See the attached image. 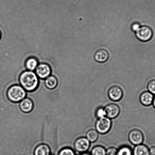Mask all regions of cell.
I'll return each mask as SVG.
<instances>
[{
  "instance_id": "13",
  "label": "cell",
  "mask_w": 155,
  "mask_h": 155,
  "mask_svg": "<svg viewBox=\"0 0 155 155\" xmlns=\"http://www.w3.org/2000/svg\"><path fill=\"white\" fill-rule=\"evenodd\" d=\"M34 155H53L51 153L50 147L46 144H41L36 147L34 151Z\"/></svg>"
},
{
  "instance_id": "6",
  "label": "cell",
  "mask_w": 155,
  "mask_h": 155,
  "mask_svg": "<svg viewBox=\"0 0 155 155\" xmlns=\"http://www.w3.org/2000/svg\"><path fill=\"white\" fill-rule=\"evenodd\" d=\"M129 140L134 146L142 144L143 142L144 136L143 132L138 129H134L130 130L128 136Z\"/></svg>"
},
{
  "instance_id": "10",
  "label": "cell",
  "mask_w": 155,
  "mask_h": 155,
  "mask_svg": "<svg viewBox=\"0 0 155 155\" xmlns=\"http://www.w3.org/2000/svg\"><path fill=\"white\" fill-rule=\"evenodd\" d=\"M19 106L22 112L25 113H29L34 109V104L31 99L25 97L19 102Z\"/></svg>"
},
{
  "instance_id": "8",
  "label": "cell",
  "mask_w": 155,
  "mask_h": 155,
  "mask_svg": "<svg viewBox=\"0 0 155 155\" xmlns=\"http://www.w3.org/2000/svg\"><path fill=\"white\" fill-rule=\"evenodd\" d=\"M106 112V117L110 119L117 118L120 113V107L114 103H110L104 107Z\"/></svg>"
},
{
  "instance_id": "24",
  "label": "cell",
  "mask_w": 155,
  "mask_h": 155,
  "mask_svg": "<svg viewBox=\"0 0 155 155\" xmlns=\"http://www.w3.org/2000/svg\"><path fill=\"white\" fill-rule=\"evenodd\" d=\"M150 155H155V147H153L149 149Z\"/></svg>"
},
{
  "instance_id": "21",
  "label": "cell",
  "mask_w": 155,
  "mask_h": 155,
  "mask_svg": "<svg viewBox=\"0 0 155 155\" xmlns=\"http://www.w3.org/2000/svg\"><path fill=\"white\" fill-rule=\"evenodd\" d=\"M95 115L98 119L104 118L106 117V112L104 107H99L96 110Z\"/></svg>"
},
{
  "instance_id": "14",
  "label": "cell",
  "mask_w": 155,
  "mask_h": 155,
  "mask_svg": "<svg viewBox=\"0 0 155 155\" xmlns=\"http://www.w3.org/2000/svg\"><path fill=\"white\" fill-rule=\"evenodd\" d=\"M133 155H150L149 149L147 146L141 144L135 146L132 150Z\"/></svg>"
},
{
  "instance_id": "20",
  "label": "cell",
  "mask_w": 155,
  "mask_h": 155,
  "mask_svg": "<svg viewBox=\"0 0 155 155\" xmlns=\"http://www.w3.org/2000/svg\"><path fill=\"white\" fill-rule=\"evenodd\" d=\"M58 155H76V153L73 149L66 147L61 149L58 151Z\"/></svg>"
},
{
  "instance_id": "5",
  "label": "cell",
  "mask_w": 155,
  "mask_h": 155,
  "mask_svg": "<svg viewBox=\"0 0 155 155\" xmlns=\"http://www.w3.org/2000/svg\"><path fill=\"white\" fill-rule=\"evenodd\" d=\"M91 143L85 137H81L75 141L74 146L75 150L78 153H86L90 148Z\"/></svg>"
},
{
  "instance_id": "23",
  "label": "cell",
  "mask_w": 155,
  "mask_h": 155,
  "mask_svg": "<svg viewBox=\"0 0 155 155\" xmlns=\"http://www.w3.org/2000/svg\"><path fill=\"white\" fill-rule=\"evenodd\" d=\"M140 28V24L137 22H135L132 24L131 27L132 31L134 32H136L137 31H138Z\"/></svg>"
},
{
  "instance_id": "15",
  "label": "cell",
  "mask_w": 155,
  "mask_h": 155,
  "mask_svg": "<svg viewBox=\"0 0 155 155\" xmlns=\"http://www.w3.org/2000/svg\"><path fill=\"white\" fill-rule=\"evenodd\" d=\"M58 80L55 77L53 76H49L46 78L45 81L46 87L49 89H54L58 85Z\"/></svg>"
},
{
  "instance_id": "7",
  "label": "cell",
  "mask_w": 155,
  "mask_h": 155,
  "mask_svg": "<svg viewBox=\"0 0 155 155\" xmlns=\"http://www.w3.org/2000/svg\"><path fill=\"white\" fill-rule=\"evenodd\" d=\"M123 91L118 86L114 85L111 87L108 91V96L110 100L114 102L119 101L123 97Z\"/></svg>"
},
{
  "instance_id": "26",
  "label": "cell",
  "mask_w": 155,
  "mask_h": 155,
  "mask_svg": "<svg viewBox=\"0 0 155 155\" xmlns=\"http://www.w3.org/2000/svg\"><path fill=\"white\" fill-rule=\"evenodd\" d=\"M81 155H91L90 153H83Z\"/></svg>"
},
{
  "instance_id": "9",
  "label": "cell",
  "mask_w": 155,
  "mask_h": 155,
  "mask_svg": "<svg viewBox=\"0 0 155 155\" xmlns=\"http://www.w3.org/2000/svg\"><path fill=\"white\" fill-rule=\"evenodd\" d=\"M51 70L48 64L41 63L38 65L36 69V74L38 77L41 79H45L50 76Z\"/></svg>"
},
{
  "instance_id": "1",
  "label": "cell",
  "mask_w": 155,
  "mask_h": 155,
  "mask_svg": "<svg viewBox=\"0 0 155 155\" xmlns=\"http://www.w3.org/2000/svg\"><path fill=\"white\" fill-rule=\"evenodd\" d=\"M19 81L21 86L27 91H34L38 87V77L36 73L32 71H26L21 74Z\"/></svg>"
},
{
  "instance_id": "17",
  "label": "cell",
  "mask_w": 155,
  "mask_h": 155,
  "mask_svg": "<svg viewBox=\"0 0 155 155\" xmlns=\"http://www.w3.org/2000/svg\"><path fill=\"white\" fill-rule=\"evenodd\" d=\"M38 64V61L35 58H28L25 62V67L28 71H33L37 68Z\"/></svg>"
},
{
  "instance_id": "2",
  "label": "cell",
  "mask_w": 155,
  "mask_h": 155,
  "mask_svg": "<svg viewBox=\"0 0 155 155\" xmlns=\"http://www.w3.org/2000/svg\"><path fill=\"white\" fill-rule=\"evenodd\" d=\"M26 91L21 85L12 86L7 90V97L10 101L17 103L25 99L26 96Z\"/></svg>"
},
{
  "instance_id": "3",
  "label": "cell",
  "mask_w": 155,
  "mask_h": 155,
  "mask_svg": "<svg viewBox=\"0 0 155 155\" xmlns=\"http://www.w3.org/2000/svg\"><path fill=\"white\" fill-rule=\"evenodd\" d=\"M95 130L101 134H105L110 131L112 126V121L106 117L98 119L95 123Z\"/></svg>"
},
{
  "instance_id": "4",
  "label": "cell",
  "mask_w": 155,
  "mask_h": 155,
  "mask_svg": "<svg viewBox=\"0 0 155 155\" xmlns=\"http://www.w3.org/2000/svg\"><path fill=\"white\" fill-rule=\"evenodd\" d=\"M153 30L148 26L140 27L136 32V36L138 40L143 42L148 41L153 38Z\"/></svg>"
},
{
  "instance_id": "22",
  "label": "cell",
  "mask_w": 155,
  "mask_h": 155,
  "mask_svg": "<svg viewBox=\"0 0 155 155\" xmlns=\"http://www.w3.org/2000/svg\"><path fill=\"white\" fill-rule=\"evenodd\" d=\"M148 91L153 94H155V80H152L148 82L147 85Z\"/></svg>"
},
{
  "instance_id": "19",
  "label": "cell",
  "mask_w": 155,
  "mask_h": 155,
  "mask_svg": "<svg viewBox=\"0 0 155 155\" xmlns=\"http://www.w3.org/2000/svg\"><path fill=\"white\" fill-rule=\"evenodd\" d=\"M117 155H132V150L128 146H123L118 150Z\"/></svg>"
},
{
  "instance_id": "11",
  "label": "cell",
  "mask_w": 155,
  "mask_h": 155,
  "mask_svg": "<svg viewBox=\"0 0 155 155\" xmlns=\"http://www.w3.org/2000/svg\"><path fill=\"white\" fill-rule=\"evenodd\" d=\"M153 94L148 91H145L141 93L139 97L140 102L141 104L145 106H149L153 104Z\"/></svg>"
},
{
  "instance_id": "18",
  "label": "cell",
  "mask_w": 155,
  "mask_h": 155,
  "mask_svg": "<svg viewBox=\"0 0 155 155\" xmlns=\"http://www.w3.org/2000/svg\"><path fill=\"white\" fill-rule=\"evenodd\" d=\"M90 154L91 155H106V150L101 145H96L92 148Z\"/></svg>"
},
{
  "instance_id": "25",
  "label": "cell",
  "mask_w": 155,
  "mask_h": 155,
  "mask_svg": "<svg viewBox=\"0 0 155 155\" xmlns=\"http://www.w3.org/2000/svg\"><path fill=\"white\" fill-rule=\"evenodd\" d=\"M152 104H153V107H154L155 109V96H154V97H153V102Z\"/></svg>"
},
{
  "instance_id": "27",
  "label": "cell",
  "mask_w": 155,
  "mask_h": 155,
  "mask_svg": "<svg viewBox=\"0 0 155 155\" xmlns=\"http://www.w3.org/2000/svg\"><path fill=\"white\" fill-rule=\"evenodd\" d=\"M1 31H0V40H1Z\"/></svg>"
},
{
  "instance_id": "12",
  "label": "cell",
  "mask_w": 155,
  "mask_h": 155,
  "mask_svg": "<svg viewBox=\"0 0 155 155\" xmlns=\"http://www.w3.org/2000/svg\"><path fill=\"white\" fill-rule=\"evenodd\" d=\"M109 58V54L108 51L105 49L98 50L94 54V59L98 62H105L107 61Z\"/></svg>"
},
{
  "instance_id": "16",
  "label": "cell",
  "mask_w": 155,
  "mask_h": 155,
  "mask_svg": "<svg viewBox=\"0 0 155 155\" xmlns=\"http://www.w3.org/2000/svg\"><path fill=\"white\" fill-rule=\"evenodd\" d=\"M85 137L90 143H94L97 141L98 138L99 133L95 129H90L86 132Z\"/></svg>"
}]
</instances>
